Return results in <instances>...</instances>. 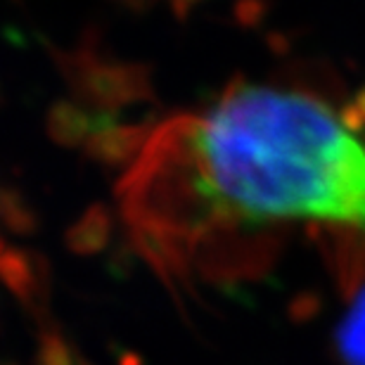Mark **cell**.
Listing matches in <instances>:
<instances>
[{"label":"cell","instance_id":"obj_1","mask_svg":"<svg viewBox=\"0 0 365 365\" xmlns=\"http://www.w3.org/2000/svg\"><path fill=\"white\" fill-rule=\"evenodd\" d=\"M148 237L287 223L365 228V143L316 98L240 86L152 138L126 182Z\"/></svg>","mask_w":365,"mask_h":365},{"label":"cell","instance_id":"obj_2","mask_svg":"<svg viewBox=\"0 0 365 365\" xmlns=\"http://www.w3.org/2000/svg\"><path fill=\"white\" fill-rule=\"evenodd\" d=\"M337 344L341 359L349 365H365V289L359 302L344 316V323H341L337 334Z\"/></svg>","mask_w":365,"mask_h":365}]
</instances>
